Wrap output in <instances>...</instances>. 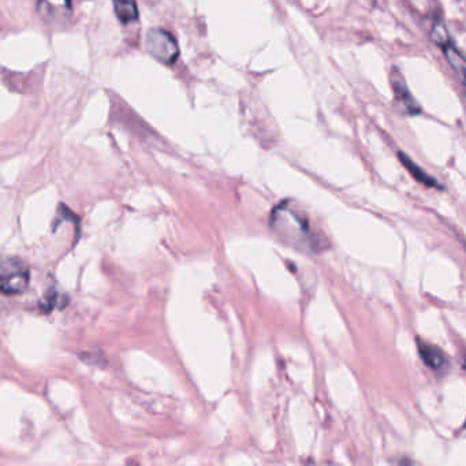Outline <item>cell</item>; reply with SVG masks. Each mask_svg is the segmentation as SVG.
<instances>
[{
	"label": "cell",
	"mask_w": 466,
	"mask_h": 466,
	"mask_svg": "<svg viewBox=\"0 0 466 466\" xmlns=\"http://www.w3.org/2000/svg\"><path fill=\"white\" fill-rule=\"evenodd\" d=\"M271 228L287 245L303 252H317L320 241L305 214L290 201L280 203L271 215Z\"/></svg>",
	"instance_id": "6da1fadb"
},
{
	"label": "cell",
	"mask_w": 466,
	"mask_h": 466,
	"mask_svg": "<svg viewBox=\"0 0 466 466\" xmlns=\"http://www.w3.org/2000/svg\"><path fill=\"white\" fill-rule=\"evenodd\" d=\"M1 292L7 296L21 294L29 285L28 266L17 257H6L1 263Z\"/></svg>",
	"instance_id": "7a4b0ae2"
},
{
	"label": "cell",
	"mask_w": 466,
	"mask_h": 466,
	"mask_svg": "<svg viewBox=\"0 0 466 466\" xmlns=\"http://www.w3.org/2000/svg\"><path fill=\"white\" fill-rule=\"evenodd\" d=\"M145 46L151 55L165 64H172L179 55L177 40L163 29H151L146 34Z\"/></svg>",
	"instance_id": "3957f363"
},
{
	"label": "cell",
	"mask_w": 466,
	"mask_h": 466,
	"mask_svg": "<svg viewBox=\"0 0 466 466\" xmlns=\"http://www.w3.org/2000/svg\"><path fill=\"white\" fill-rule=\"evenodd\" d=\"M417 349L423 362L432 371H441L447 365V357L438 346L417 339Z\"/></svg>",
	"instance_id": "277c9868"
},
{
	"label": "cell",
	"mask_w": 466,
	"mask_h": 466,
	"mask_svg": "<svg viewBox=\"0 0 466 466\" xmlns=\"http://www.w3.org/2000/svg\"><path fill=\"white\" fill-rule=\"evenodd\" d=\"M392 88H394V93L397 96V100L405 107V110L408 111L411 115L421 112L420 106L417 104V102L413 99V96L409 93V90L406 88V83L404 81L401 74H398L397 77H392Z\"/></svg>",
	"instance_id": "5b68a950"
},
{
	"label": "cell",
	"mask_w": 466,
	"mask_h": 466,
	"mask_svg": "<svg viewBox=\"0 0 466 466\" xmlns=\"http://www.w3.org/2000/svg\"><path fill=\"white\" fill-rule=\"evenodd\" d=\"M398 158H399V160L402 162V165H405V168L409 171V174H411V177H413L417 182H420V184H423V185H425V186H428V188L443 189V186L439 184L435 178H432L431 175H428L421 167H418V165H416V163L411 160V158H408L404 152H399V153H398Z\"/></svg>",
	"instance_id": "8992f818"
},
{
	"label": "cell",
	"mask_w": 466,
	"mask_h": 466,
	"mask_svg": "<svg viewBox=\"0 0 466 466\" xmlns=\"http://www.w3.org/2000/svg\"><path fill=\"white\" fill-rule=\"evenodd\" d=\"M114 10L118 20L122 24H130L137 21L138 8L136 0H112Z\"/></svg>",
	"instance_id": "52a82bcc"
},
{
	"label": "cell",
	"mask_w": 466,
	"mask_h": 466,
	"mask_svg": "<svg viewBox=\"0 0 466 466\" xmlns=\"http://www.w3.org/2000/svg\"><path fill=\"white\" fill-rule=\"evenodd\" d=\"M444 54L450 63V66L453 67V70L457 73V76L460 77V80L466 85V57L462 55L455 47H453L451 44L444 47Z\"/></svg>",
	"instance_id": "ba28073f"
},
{
	"label": "cell",
	"mask_w": 466,
	"mask_h": 466,
	"mask_svg": "<svg viewBox=\"0 0 466 466\" xmlns=\"http://www.w3.org/2000/svg\"><path fill=\"white\" fill-rule=\"evenodd\" d=\"M431 39L434 40V43H435L437 46L441 47V48H444L446 46L450 44V43H448V32H447V29H446L443 22L437 21V22L434 24L432 30H431Z\"/></svg>",
	"instance_id": "9c48e42d"
},
{
	"label": "cell",
	"mask_w": 466,
	"mask_h": 466,
	"mask_svg": "<svg viewBox=\"0 0 466 466\" xmlns=\"http://www.w3.org/2000/svg\"><path fill=\"white\" fill-rule=\"evenodd\" d=\"M48 8L53 10H70L71 0H41Z\"/></svg>",
	"instance_id": "30bf717a"
},
{
	"label": "cell",
	"mask_w": 466,
	"mask_h": 466,
	"mask_svg": "<svg viewBox=\"0 0 466 466\" xmlns=\"http://www.w3.org/2000/svg\"><path fill=\"white\" fill-rule=\"evenodd\" d=\"M464 366H465V369H466V357H465V359H464Z\"/></svg>",
	"instance_id": "8fae6325"
}]
</instances>
